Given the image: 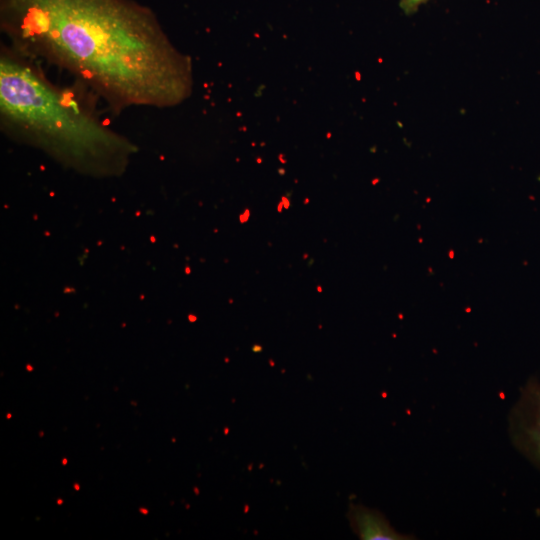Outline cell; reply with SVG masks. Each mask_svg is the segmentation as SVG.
I'll use <instances>...</instances> for the list:
<instances>
[{
	"mask_svg": "<svg viewBox=\"0 0 540 540\" xmlns=\"http://www.w3.org/2000/svg\"><path fill=\"white\" fill-rule=\"evenodd\" d=\"M515 446L540 468V383L530 380L521 390L510 417Z\"/></svg>",
	"mask_w": 540,
	"mask_h": 540,
	"instance_id": "cell-3",
	"label": "cell"
},
{
	"mask_svg": "<svg viewBox=\"0 0 540 540\" xmlns=\"http://www.w3.org/2000/svg\"><path fill=\"white\" fill-rule=\"evenodd\" d=\"M0 27L12 49L68 72L116 111L169 108L192 92L190 58L134 0H0Z\"/></svg>",
	"mask_w": 540,
	"mask_h": 540,
	"instance_id": "cell-1",
	"label": "cell"
},
{
	"mask_svg": "<svg viewBox=\"0 0 540 540\" xmlns=\"http://www.w3.org/2000/svg\"><path fill=\"white\" fill-rule=\"evenodd\" d=\"M0 126L3 133L80 161H120L133 151L92 102L51 81L38 62L2 44Z\"/></svg>",
	"mask_w": 540,
	"mask_h": 540,
	"instance_id": "cell-2",
	"label": "cell"
},
{
	"mask_svg": "<svg viewBox=\"0 0 540 540\" xmlns=\"http://www.w3.org/2000/svg\"><path fill=\"white\" fill-rule=\"evenodd\" d=\"M351 526L360 539L401 540L408 539L395 531L383 515L361 505H352L348 513Z\"/></svg>",
	"mask_w": 540,
	"mask_h": 540,
	"instance_id": "cell-4",
	"label": "cell"
},
{
	"mask_svg": "<svg viewBox=\"0 0 540 540\" xmlns=\"http://www.w3.org/2000/svg\"><path fill=\"white\" fill-rule=\"evenodd\" d=\"M428 0H400L399 6L406 15L415 13Z\"/></svg>",
	"mask_w": 540,
	"mask_h": 540,
	"instance_id": "cell-5",
	"label": "cell"
}]
</instances>
